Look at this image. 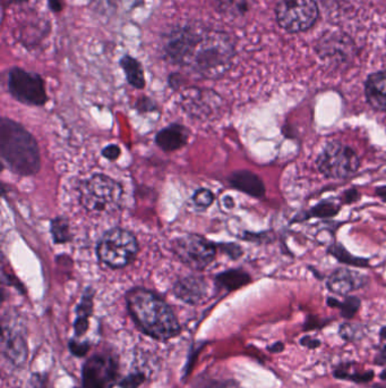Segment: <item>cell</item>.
Wrapping results in <instances>:
<instances>
[{
    "mask_svg": "<svg viewBox=\"0 0 386 388\" xmlns=\"http://www.w3.org/2000/svg\"><path fill=\"white\" fill-rule=\"evenodd\" d=\"M358 194L359 193L355 191V189H353V191H348V192L346 193V199H347V202L355 201V200L358 198Z\"/></svg>",
    "mask_w": 386,
    "mask_h": 388,
    "instance_id": "36",
    "label": "cell"
},
{
    "mask_svg": "<svg viewBox=\"0 0 386 388\" xmlns=\"http://www.w3.org/2000/svg\"><path fill=\"white\" fill-rule=\"evenodd\" d=\"M172 292L183 302L196 306L207 297L209 284L200 276H187L177 281Z\"/></svg>",
    "mask_w": 386,
    "mask_h": 388,
    "instance_id": "12",
    "label": "cell"
},
{
    "mask_svg": "<svg viewBox=\"0 0 386 388\" xmlns=\"http://www.w3.org/2000/svg\"><path fill=\"white\" fill-rule=\"evenodd\" d=\"M384 351H386V346H385V348H384Z\"/></svg>",
    "mask_w": 386,
    "mask_h": 388,
    "instance_id": "42",
    "label": "cell"
},
{
    "mask_svg": "<svg viewBox=\"0 0 386 388\" xmlns=\"http://www.w3.org/2000/svg\"><path fill=\"white\" fill-rule=\"evenodd\" d=\"M339 334L347 342H357V341L364 337L362 328L358 325L349 324V323L341 325L340 328H339Z\"/></svg>",
    "mask_w": 386,
    "mask_h": 388,
    "instance_id": "23",
    "label": "cell"
},
{
    "mask_svg": "<svg viewBox=\"0 0 386 388\" xmlns=\"http://www.w3.org/2000/svg\"><path fill=\"white\" fill-rule=\"evenodd\" d=\"M284 350V344L282 342L274 343L272 346H268V351L271 353H281Z\"/></svg>",
    "mask_w": 386,
    "mask_h": 388,
    "instance_id": "35",
    "label": "cell"
},
{
    "mask_svg": "<svg viewBox=\"0 0 386 388\" xmlns=\"http://www.w3.org/2000/svg\"><path fill=\"white\" fill-rule=\"evenodd\" d=\"M380 335L382 339H386V327H383L380 329Z\"/></svg>",
    "mask_w": 386,
    "mask_h": 388,
    "instance_id": "39",
    "label": "cell"
},
{
    "mask_svg": "<svg viewBox=\"0 0 386 388\" xmlns=\"http://www.w3.org/2000/svg\"><path fill=\"white\" fill-rule=\"evenodd\" d=\"M376 194L380 196L384 201H386V185L385 187H378V189H376Z\"/></svg>",
    "mask_w": 386,
    "mask_h": 388,
    "instance_id": "37",
    "label": "cell"
},
{
    "mask_svg": "<svg viewBox=\"0 0 386 388\" xmlns=\"http://www.w3.org/2000/svg\"><path fill=\"white\" fill-rule=\"evenodd\" d=\"M338 205L333 202H323L316 205L315 208L310 211V216L314 217H332L338 212Z\"/></svg>",
    "mask_w": 386,
    "mask_h": 388,
    "instance_id": "26",
    "label": "cell"
},
{
    "mask_svg": "<svg viewBox=\"0 0 386 388\" xmlns=\"http://www.w3.org/2000/svg\"><path fill=\"white\" fill-rule=\"evenodd\" d=\"M146 376L144 373H133L119 382L120 388H138L145 382Z\"/></svg>",
    "mask_w": 386,
    "mask_h": 388,
    "instance_id": "27",
    "label": "cell"
},
{
    "mask_svg": "<svg viewBox=\"0 0 386 388\" xmlns=\"http://www.w3.org/2000/svg\"><path fill=\"white\" fill-rule=\"evenodd\" d=\"M330 254H333L341 263H347L351 266L364 267L368 265V261L360 259V258L353 257L351 254H348L347 251L344 250V247H341V245H335L330 248Z\"/></svg>",
    "mask_w": 386,
    "mask_h": 388,
    "instance_id": "22",
    "label": "cell"
},
{
    "mask_svg": "<svg viewBox=\"0 0 386 388\" xmlns=\"http://www.w3.org/2000/svg\"><path fill=\"white\" fill-rule=\"evenodd\" d=\"M188 137L189 133L185 126L180 124H171L159 132L155 137V143L158 144V147L161 148L163 151L170 153L183 148L187 143Z\"/></svg>",
    "mask_w": 386,
    "mask_h": 388,
    "instance_id": "14",
    "label": "cell"
},
{
    "mask_svg": "<svg viewBox=\"0 0 386 388\" xmlns=\"http://www.w3.org/2000/svg\"><path fill=\"white\" fill-rule=\"evenodd\" d=\"M300 344L303 346L310 348V350H314V348H319L322 343H321L319 339H313V337L310 336H305L300 339Z\"/></svg>",
    "mask_w": 386,
    "mask_h": 388,
    "instance_id": "33",
    "label": "cell"
},
{
    "mask_svg": "<svg viewBox=\"0 0 386 388\" xmlns=\"http://www.w3.org/2000/svg\"><path fill=\"white\" fill-rule=\"evenodd\" d=\"M166 50L174 63L189 66L201 77L216 79L229 70L234 46L221 31L187 25L171 33Z\"/></svg>",
    "mask_w": 386,
    "mask_h": 388,
    "instance_id": "1",
    "label": "cell"
},
{
    "mask_svg": "<svg viewBox=\"0 0 386 388\" xmlns=\"http://www.w3.org/2000/svg\"><path fill=\"white\" fill-rule=\"evenodd\" d=\"M213 201H214V194L211 192L210 189H198L193 196V202L198 209L209 208L212 205Z\"/></svg>",
    "mask_w": 386,
    "mask_h": 388,
    "instance_id": "25",
    "label": "cell"
},
{
    "mask_svg": "<svg viewBox=\"0 0 386 388\" xmlns=\"http://www.w3.org/2000/svg\"><path fill=\"white\" fill-rule=\"evenodd\" d=\"M205 344L201 343V346H193L191 348V352H189L188 360L186 362L185 368H184L183 379L186 382V379L188 378L189 375L192 373L193 368H194L195 364H196V360H198V357L200 353H201L202 350H203Z\"/></svg>",
    "mask_w": 386,
    "mask_h": 388,
    "instance_id": "28",
    "label": "cell"
},
{
    "mask_svg": "<svg viewBox=\"0 0 386 388\" xmlns=\"http://www.w3.org/2000/svg\"><path fill=\"white\" fill-rule=\"evenodd\" d=\"M279 24L288 32H301L313 26L319 17L314 0H282L277 8Z\"/></svg>",
    "mask_w": 386,
    "mask_h": 388,
    "instance_id": "9",
    "label": "cell"
},
{
    "mask_svg": "<svg viewBox=\"0 0 386 388\" xmlns=\"http://www.w3.org/2000/svg\"><path fill=\"white\" fill-rule=\"evenodd\" d=\"M93 297L95 292L91 288H86L83 293L82 299L77 308V319L74 321V333L75 336L82 337L86 335L88 330V319L92 316L93 311Z\"/></svg>",
    "mask_w": 386,
    "mask_h": 388,
    "instance_id": "17",
    "label": "cell"
},
{
    "mask_svg": "<svg viewBox=\"0 0 386 388\" xmlns=\"http://www.w3.org/2000/svg\"><path fill=\"white\" fill-rule=\"evenodd\" d=\"M1 352L7 361L15 367H23L28 360L29 348L24 327L19 318H15L10 311L3 317Z\"/></svg>",
    "mask_w": 386,
    "mask_h": 388,
    "instance_id": "10",
    "label": "cell"
},
{
    "mask_svg": "<svg viewBox=\"0 0 386 388\" xmlns=\"http://www.w3.org/2000/svg\"><path fill=\"white\" fill-rule=\"evenodd\" d=\"M0 153L15 174L31 176L39 171L41 157L37 141L21 124L8 118H3L0 124Z\"/></svg>",
    "mask_w": 386,
    "mask_h": 388,
    "instance_id": "3",
    "label": "cell"
},
{
    "mask_svg": "<svg viewBox=\"0 0 386 388\" xmlns=\"http://www.w3.org/2000/svg\"><path fill=\"white\" fill-rule=\"evenodd\" d=\"M384 388H386V387H384Z\"/></svg>",
    "mask_w": 386,
    "mask_h": 388,
    "instance_id": "43",
    "label": "cell"
},
{
    "mask_svg": "<svg viewBox=\"0 0 386 388\" xmlns=\"http://www.w3.org/2000/svg\"><path fill=\"white\" fill-rule=\"evenodd\" d=\"M367 279L360 272L351 269L340 268L333 272L328 281V288L332 293L347 295L359 288H364Z\"/></svg>",
    "mask_w": 386,
    "mask_h": 388,
    "instance_id": "13",
    "label": "cell"
},
{
    "mask_svg": "<svg viewBox=\"0 0 386 388\" xmlns=\"http://www.w3.org/2000/svg\"><path fill=\"white\" fill-rule=\"evenodd\" d=\"M47 376L46 375H41V373H37V375H33L31 377L30 380H29L28 388H47Z\"/></svg>",
    "mask_w": 386,
    "mask_h": 388,
    "instance_id": "30",
    "label": "cell"
},
{
    "mask_svg": "<svg viewBox=\"0 0 386 388\" xmlns=\"http://www.w3.org/2000/svg\"><path fill=\"white\" fill-rule=\"evenodd\" d=\"M122 189L116 180L104 174H95L79 187V198L91 212H110L119 207Z\"/></svg>",
    "mask_w": 386,
    "mask_h": 388,
    "instance_id": "4",
    "label": "cell"
},
{
    "mask_svg": "<svg viewBox=\"0 0 386 388\" xmlns=\"http://www.w3.org/2000/svg\"><path fill=\"white\" fill-rule=\"evenodd\" d=\"M172 251L186 266L202 270L216 258V247L198 234H186L172 241Z\"/></svg>",
    "mask_w": 386,
    "mask_h": 388,
    "instance_id": "7",
    "label": "cell"
},
{
    "mask_svg": "<svg viewBox=\"0 0 386 388\" xmlns=\"http://www.w3.org/2000/svg\"><path fill=\"white\" fill-rule=\"evenodd\" d=\"M365 93L371 106L375 109L386 111V70L368 77Z\"/></svg>",
    "mask_w": 386,
    "mask_h": 388,
    "instance_id": "16",
    "label": "cell"
},
{
    "mask_svg": "<svg viewBox=\"0 0 386 388\" xmlns=\"http://www.w3.org/2000/svg\"><path fill=\"white\" fill-rule=\"evenodd\" d=\"M102 156L106 160H116L120 156V147L117 144H110L102 150Z\"/></svg>",
    "mask_w": 386,
    "mask_h": 388,
    "instance_id": "31",
    "label": "cell"
},
{
    "mask_svg": "<svg viewBox=\"0 0 386 388\" xmlns=\"http://www.w3.org/2000/svg\"><path fill=\"white\" fill-rule=\"evenodd\" d=\"M68 348L72 355H75L77 358H82L90 351L91 344L88 342H77L75 339H70L68 343Z\"/></svg>",
    "mask_w": 386,
    "mask_h": 388,
    "instance_id": "29",
    "label": "cell"
},
{
    "mask_svg": "<svg viewBox=\"0 0 386 388\" xmlns=\"http://www.w3.org/2000/svg\"></svg>",
    "mask_w": 386,
    "mask_h": 388,
    "instance_id": "44",
    "label": "cell"
},
{
    "mask_svg": "<svg viewBox=\"0 0 386 388\" xmlns=\"http://www.w3.org/2000/svg\"><path fill=\"white\" fill-rule=\"evenodd\" d=\"M380 378L386 379V373H382V375H380Z\"/></svg>",
    "mask_w": 386,
    "mask_h": 388,
    "instance_id": "41",
    "label": "cell"
},
{
    "mask_svg": "<svg viewBox=\"0 0 386 388\" xmlns=\"http://www.w3.org/2000/svg\"><path fill=\"white\" fill-rule=\"evenodd\" d=\"M51 234L56 243H65L70 240V223L64 217L52 220Z\"/></svg>",
    "mask_w": 386,
    "mask_h": 388,
    "instance_id": "20",
    "label": "cell"
},
{
    "mask_svg": "<svg viewBox=\"0 0 386 388\" xmlns=\"http://www.w3.org/2000/svg\"><path fill=\"white\" fill-rule=\"evenodd\" d=\"M316 165L326 178H347L356 174L360 167V158L355 150L333 141L326 144L319 153Z\"/></svg>",
    "mask_w": 386,
    "mask_h": 388,
    "instance_id": "6",
    "label": "cell"
},
{
    "mask_svg": "<svg viewBox=\"0 0 386 388\" xmlns=\"http://www.w3.org/2000/svg\"><path fill=\"white\" fill-rule=\"evenodd\" d=\"M234 189L246 193L248 196L261 198L264 196L265 187L263 180L252 171H238L229 178Z\"/></svg>",
    "mask_w": 386,
    "mask_h": 388,
    "instance_id": "15",
    "label": "cell"
},
{
    "mask_svg": "<svg viewBox=\"0 0 386 388\" xmlns=\"http://www.w3.org/2000/svg\"><path fill=\"white\" fill-rule=\"evenodd\" d=\"M118 377V362L109 355H95L82 368L83 388H111Z\"/></svg>",
    "mask_w": 386,
    "mask_h": 388,
    "instance_id": "11",
    "label": "cell"
},
{
    "mask_svg": "<svg viewBox=\"0 0 386 388\" xmlns=\"http://www.w3.org/2000/svg\"><path fill=\"white\" fill-rule=\"evenodd\" d=\"M338 308L341 310V316L346 319H351L356 315L360 308V300L356 297H349L344 302H339Z\"/></svg>",
    "mask_w": 386,
    "mask_h": 388,
    "instance_id": "24",
    "label": "cell"
},
{
    "mask_svg": "<svg viewBox=\"0 0 386 388\" xmlns=\"http://www.w3.org/2000/svg\"><path fill=\"white\" fill-rule=\"evenodd\" d=\"M250 276L241 269H232L216 276V284L228 292L238 290L248 284Z\"/></svg>",
    "mask_w": 386,
    "mask_h": 388,
    "instance_id": "18",
    "label": "cell"
},
{
    "mask_svg": "<svg viewBox=\"0 0 386 388\" xmlns=\"http://www.w3.org/2000/svg\"><path fill=\"white\" fill-rule=\"evenodd\" d=\"M13 3H23V1H26V0H10Z\"/></svg>",
    "mask_w": 386,
    "mask_h": 388,
    "instance_id": "40",
    "label": "cell"
},
{
    "mask_svg": "<svg viewBox=\"0 0 386 388\" xmlns=\"http://www.w3.org/2000/svg\"><path fill=\"white\" fill-rule=\"evenodd\" d=\"M374 378V373L373 371H368L365 373H353V375H350L347 373V378L353 382H371V379Z\"/></svg>",
    "mask_w": 386,
    "mask_h": 388,
    "instance_id": "32",
    "label": "cell"
},
{
    "mask_svg": "<svg viewBox=\"0 0 386 388\" xmlns=\"http://www.w3.org/2000/svg\"><path fill=\"white\" fill-rule=\"evenodd\" d=\"M8 90L19 102L29 106H43L48 101L45 82L39 74L13 68L8 73Z\"/></svg>",
    "mask_w": 386,
    "mask_h": 388,
    "instance_id": "8",
    "label": "cell"
},
{
    "mask_svg": "<svg viewBox=\"0 0 386 388\" xmlns=\"http://www.w3.org/2000/svg\"><path fill=\"white\" fill-rule=\"evenodd\" d=\"M221 12L228 15H241L248 8L250 0H216Z\"/></svg>",
    "mask_w": 386,
    "mask_h": 388,
    "instance_id": "21",
    "label": "cell"
},
{
    "mask_svg": "<svg viewBox=\"0 0 386 388\" xmlns=\"http://www.w3.org/2000/svg\"><path fill=\"white\" fill-rule=\"evenodd\" d=\"M225 249H223V250H225V252H228V254H230L234 259H237V258L241 254V248L237 247V245H225Z\"/></svg>",
    "mask_w": 386,
    "mask_h": 388,
    "instance_id": "34",
    "label": "cell"
},
{
    "mask_svg": "<svg viewBox=\"0 0 386 388\" xmlns=\"http://www.w3.org/2000/svg\"><path fill=\"white\" fill-rule=\"evenodd\" d=\"M50 5H51L52 10H61V0H49Z\"/></svg>",
    "mask_w": 386,
    "mask_h": 388,
    "instance_id": "38",
    "label": "cell"
},
{
    "mask_svg": "<svg viewBox=\"0 0 386 388\" xmlns=\"http://www.w3.org/2000/svg\"><path fill=\"white\" fill-rule=\"evenodd\" d=\"M97 257L111 268H122L134 261L138 252V243L131 232L126 229L108 231L97 245Z\"/></svg>",
    "mask_w": 386,
    "mask_h": 388,
    "instance_id": "5",
    "label": "cell"
},
{
    "mask_svg": "<svg viewBox=\"0 0 386 388\" xmlns=\"http://www.w3.org/2000/svg\"><path fill=\"white\" fill-rule=\"evenodd\" d=\"M122 66L125 70L128 83L136 89H143L145 86V79H144L143 68L140 63L129 56H126L122 59Z\"/></svg>",
    "mask_w": 386,
    "mask_h": 388,
    "instance_id": "19",
    "label": "cell"
},
{
    "mask_svg": "<svg viewBox=\"0 0 386 388\" xmlns=\"http://www.w3.org/2000/svg\"><path fill=\"white\" fill-rule=\"evenodd\" d=\"M128 312L147 336L168 341L178 336L182 327L172 309L152 290L135 288L126 294Z\"/></svg>",
    "mask_w": 386,
    "mask_h": 388,
    "instance_id": "2",
    "label": "cell"
}]
</instances>
